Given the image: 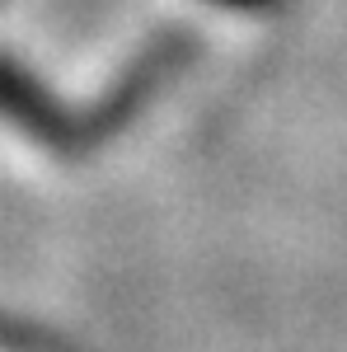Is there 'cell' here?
I'll list each match as a JSON object with an SVG mask.
<instances>
[{
  "mask_svg": "<svg viewBox=\"0 0 347 352\" xmlns=\"http://www.w3.org/2000/svg\"><path fill=\"white\" fill-rule=\"evenodd\" d=\"M212 5H225V10H249V14H258V10H277V0H212Z\"/></svg>",
  "mask_w": 347,
  "mask_h": 352,
  "instance_id": "cell-2",
  "label": "cell"
},
{
  "mask_svg": "<svg viewBox=\"0 0 347 352\" xmlns=\"http://www.w3.org/2000/svg\"><path fill=\"white\" fill-rule=\"evenodd\" d=\"M5 113L28 136H38L43 146H52V151H80L85 146L80 118L66 109V104H56L52 89L33 80L24 71V61H14V56L5 61Z\"/></svg>",
  "mask_w": 347,
  "mask_h": 352,
  "instance_id": "cell-1",
  "label": "cell"
}]
</instances>
